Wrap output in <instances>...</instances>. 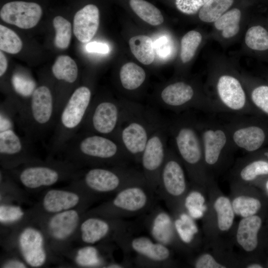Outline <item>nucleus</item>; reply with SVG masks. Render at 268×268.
<instances>
[{"mask_svg":"<svg viewBox=\"0 0 268 268\" xmlns=\"http://www.w3.org/2000/svg\"><path fill=\"white\" fill-rule=\"evenodd\" d=\"M169 136L191 183L205 189L213 179L204 160L202 145L197 121L187 114L168 122Z\"/></svg>","mask_w":268,"mask_h":268,"instance_id":"obj_1","label":"nucleus"},{"mask_svg":"<svg viewBox=\"0 0 268 268\" xmlns=\"http://www.w3.org/2000/svg\"><path fill=\"white\" fill-rule=\"evenodd\" d=\"M121 114L117 139L132 162L139 163L141 156L152 132L164 120L148 106L121 100Z\"/></svg>","mask_w":268,"mask_h":268,"instance_id":"obj_2","label":"nucleus"},{"mask_svg":"<svg viewBox=\"0 0 268 268\" xmlns=\"http://www.w3.org/2000/svg\"><path fill=\"white\" fill-rule=\"evenodd\" d=\"M60 152L93 167L126 166L132 162L118 139L82 130L68 140Z\"/></svg>","mask_w":268,"mask_h":268,"instance_id":"obj_3","label":"nucleus"},{"mask_svg":"<svg viewBox=\"0 0 268 268\" xmlns=\"http://www.w3.org/2000/svg\"><path fill=\"white\" fill-rule=\"evenodd\" d=\"M17 123L32 141L53 132L57 123L56 96L50 87L45 84L37 86L25 112Z\"/></svg>","mask_w":268,"mask_h":268,"instance_id":"obj_4","label":"nucleus"},{"mask_svg":"<svg viewBox=\"0 0 268 268\" xmlns=\"http://www.w3.org/2000/svg\"><path fill=\"white\" fill-rule=\"evenodd\" d=\"M92 91L87 85L75 89L63 108L53 132L50 147L60 152L64 144L81 129L92 101Z\"/></svg>","mask_w":268,"mask_h":268,"instance_id":"obj_5","label":"nucleus"},{"mask_svg":"<svg viewBox=\"0 0 268 268\" xmlns=\"http://www.w3.org/2000/svg\"><path fill=\"white\" fill-rule=\"evenodd\" d=\"M184 168L174 148L168 147L157 195L164 201L173 217L185 211L184 200L190 185Z\"/></svg>","mask_w":268,"mask_h":268,"instance_id":"obj_6","label":"nucleus"},{"mask_svg":"<svg viewBox=\"0 0 268 268\" xmlns=\"http://www.w3.org/2000/svg\"><path fill=\"white\" fill-rule=\"evenodd\" d=\"M83 180L89 189L99 193H118L130 186L147 183L141 171L128 166L93 167L84 174Z\"/></svg>","mask_w":268,"mask_h":268,"instance_id":"obj_7","label":"nucleus"},{"mask_svg":"<svg viewBox=\"0 0 268 268\" xmlns=\"http://www.w3.org/2000/svg\"><path fill=\"white\" fill-rule=\"evenodd\" d=\"M168 137V122L164 119L152 132L141 156V172L148 186L156 194L166 156Z\"/></svg>","mask_w":268,"mask_h":268,"instance_id":"obj_8","label":"nucleus"},{"mask_svg":"<svg viewBox=\"0 0 268 268\" xmlns=\"http://www.w3.org/2000/svg\"><path fill=\"white\" fill-rule=\"evenodd\" d=\"M204 163L210 170L219 167L236 148L231 139L227 126L212 122H198Z\"/></svg>","mask_w":268,"mask_h":268,"instance_id":"obj_9","label":"nucleus"},{"mask_svg":"<svg viewBox=\"0 0 268 268\" xmlns=\"http://www.w3.org/2000/svg\"><path fill=\"white\" fill-rule=\"evenodd\" d=\"M121 109V101L107 98L92 100L80 130L117 139Z\"/></svg>","mask_w":268,"mask_h":268,"instance_id":"obj_10","label":"nucleus"},{"mask_svg":"<svg viewBox=\"0 0 268 268\" xmlns=\"http://www.w3.org/2000/svg\"><path fill=\"white\" fill-rule=\"evenodd\" d=\"M158 102L161 107L177 113L191 109L219 111L212 101L199 98L192 85L181 81L170 83L163 88Z\"/></svg>","mask_w":268,"mask_h":268,"instance_id":"obj_11","label":"nucleus"},{"mask_svg":"<svg viewBox=\"0 0 268 268\" xmlns=\"http://www.w3.org/2000/svg\"><path fill=\"white\" fill-rule=\"evenodd\" d=\"M155 193L146 183L128 186L117 193L111 202L118 217L134 216L152 206Z\"/></svg>","mask_w":268,"mask_h":268,"instance_id":"obj_12","label":"nucleus"},{"mask_svg":"<svg viewBox=\"0 0 268 268\" xmlns=\"http://www.w3.org/2000/svg\"><path fill=\"white\" fill-rule=\"evenodd\" d=\"M216 91L218 100L215 104L219 111L241 114L256 112L241 82L235 77L228 74L220 76L217 81Z\"/></svg>","mask_w":268,"mask_h":268,"instance_id":"obj_13","label":"nucleus"},{"mask_svg":"<svg viewBox=\"0 0 268 268\" xmlns=\"http://www.w3.org/2000/svg\"><path fill=\"white\" fill-rule=\"evenodd\" d=\"M226 126L236 148L254 152L259 150L267 140L266 130L251 120L237 119Z\"/></svg>","mask_w":268,"mask_h":268,"instance_id":"obj_14","label":"nucleus"},{"mask_svg":"<svg viewBox=\"0 0 268 268\" xmlns=\"http://www.w3.org/2000/svg\"><path fill=\"white\" fill-rule=\"evenodd\" d=\"M42 15V9L39 4L23 1L7 2L0 11L3 21L22 29H30L36 26Z\"/></svg>","mask_w":268,"mask_h":268,"instance_id":"obj_15","label":"nucleus"},{"mask_svg":"<svg viewBox=\"0 0 268 268\" xmlns=\"http://www.w3.org/2000/svg\"><path fill=\"white\" fill-rule=\"evenodd\" d=\"M121 245L126 250H131L144 261L155 264L169 261L171 252L166 245L153 241L150 238L140 236L128 239L126 234L121 237Z\"/></svg>","mask_w":268,"mask_h":268,"instance_id":"obj_16","label":"nucleus"},{"mask_svg":"<svg viewBox=\"0 0 268 268\" xmlns=\"http://www.w3.org/2000/svg\"><path fill=\"white\" fill-rule=\"evenodd\" d=\"M19 247L26 263L32 267L42 266L46 260L44 248V239L41 233L36 229L28 227L21 233Z\"/></svg>","mask_w":268,"mask_h":268,"instance_id":"obj_17","label":"nucleus"},{"mask_svg":"<svg viewBox=\"0 0 268 268\" xmlns=\"http://www.w3.org/2000/svg\"><path fill=\"white\" fill-rule=\"evenodd\" d=\"M148 221L149 232L155 241L168 247L176 246L180 243L177 237L174 218L166 211L156 210Z\"/></svg>","mask_w":268,"mask_h":268,"instance_id":"obj_18","label":"nucleus"},{"mask_svg":"<svg viewBox=\"0 0 268 268\" xmlns=\"http://www.w3.org/2000/svg\"><path fill=\"white\" fill-rule=\"evenodd\" d=\"M62 175L59 169L50 165H32L21 170L19 178L25 187L36 189L54 185Z\"/></svg>","mask_w":268,"mask_h":268,"instance_id":"obj_19","label":"nucleus"},{"mask_svg":"<svg viewBox=\"0 0 268 268\" xmlns=\"http://www.w3.org/2000/svg\"><path fill=\"white\" fill-rule=\"evenodd\" d=\"M73 33L82 43L90 41L99 24V11L94 4H87L76 12L73 18Z\"/></svg>","mask_w":268,"mask_h":268,"instance_id":"obj_20","label":"nucleus"},{"mask_svg":"<svg viewBox=\"0 0 268 268\" xmlns=\"http://www.w3.org/2000/svg\"><path fill=\"white\" fill-rule=\"evenodd\" d=\"M31 140L18 134L14 129L0 131V155L1 159H23L30 152Z\"/></svg>","mask_w":268,"mask_h":268,"instance_id":"obj_21","label":"nucleus"},{"mask_svg":"<svg viewBox=\"0 0 268 268\" xmlns=\"http://www.w3.org/2000/svg\"><path fill=\"white\" fill-rule=\"evenodd\" d=\"M262 221L257 214L241 219L237 227L235 239L238 246L245 252L250 253L258 245V233Z\"/></svg>","mask_w":268,"mask_h":268,"instance_id":"obj_22","label":"nucleus"},{"mask_svg":"<svg viewBox=\"0 0 268 268\" xmlns=\"http://www.w3.org/2000/svg\"><path fill=\"white\" fill-rule=\"evenodd\" d=\"M78 221V212L75 210L68 209L58 212L52 217L48 223V228L54 238L64 240L74 231Z\"/></svg>","mask_w":268,"mask_h":268,"instance_id":"obj_23","label":"nucleus"},{"mask_svg":"<svg viewBox=\"0 0 268 268\" xmlns=\"http://www.w3.org/2000/svg\"><path fill=\"white\" fill-rule=\"evenodd\" d=\"M212 196L210 204L215 216V224L220 232H227L232 227L235 213L231 199L221 193Z\"/></svg>","mask_w":268,"mask_h":268,"instance_id":"obj_24","label":"nucleus"},{"mask_svg":"<svg viewBox=\"0 0 268 268\" xmlns=\"http://www.w3.org/2000/svg\"><path fill=\"white\" fill-rule=\"evenodd\" d=\"M79 201L77 194L66 191L51 190L48 191L43 199V206L48 212L58 213L70 209Z\"/></svg>","mask_w":268,"mask_h":268,"instance_id":"obj_25","label":"nucleus"},{"mask_svg":"<svg viewBox=\"0 0 268 268\" xmlns=\"http://www.w3.org/2000/svg\"><path fill=\"white\" fill-rule=\"evenodd\" d=\"M200 186L191 183L183 203L184 210L194 219H201L208 211V203L203 191Z\"/></svg>","mask_w":268,"mask_h":268,"instance_id":"obj_26","label":"nucleus"},{"mask_svg":"<svg viewBox=\"0 0 268 268\" xmlns=\"http://www.w3.org/2000/svg\"><path fill=\"white\" fill-rule=\"evenodd\" d=\"M11 84L14 92L22 99L21 108L18 114V119L25 112L31 96L37 85L29 74L20 71L13 73Z\"/></svg>","mask_w":268,"mask_h":268,"instance_id":"obj_27","label":"nucleus"},{"mask_svg":"<svg viewBox=\"0 0 268 268\" xmlns=\"http://www.w3.org/2000/svg\"><path fill=\"white\" fill-rule=\"evenodd\" d=\"M81 239L87 244H93L106 237L110 233L111 226L106 220L97 217H90L81 225Z\"/></svg>","mask_w":268,"mask_h":268,"instance_id":"obj_28","label":"nucleus"},{"mask_svg":"<svg viewBox=\"0 0 268 268\" xmlns=\"http://www.w3.org/2000/svg\"><path fill=\"white\" fill-rule=\"evenodd\" d=\"M175 231L180 242L186 246L193 243L199 229L194 218L185 211L173 217Z\"/></svg>","mask_w":268,"mask_h":268,"instance_id":"obj_29","label":"nucleus"},{"mask_svg":"<svg viewBox=\"0 0 268 268\" xmlns=\"http://www.w3.org/2000/svg\"><path fill=\"white\" fill-rule=\"evenodd\" d=\"M54 77L59 81L70 85L77 80L78 76L76 63L70 57L66 55L59 56L52 68Z\"/></svg>","mask_w":268,"mask_h":268,"instance_id":"obj_30","label":"nucleus"},{"mask_svg":"<svg viewBox=\"0 0 268 268\" xmlns=\"http://www.w3.org/2000/svg\"><path fill=\"white\" fill-rule=\"evenodd\" d=\"M119 79L124 89L134 91L142 85L146 79V73L137 65L132 62L128 63L121 68Z\"/></svg>","mask_w":268,"mask_h":268,"instance_id":"obj_31","label":"nucleus"},{"mask_svg":"<svg viewBox=\"0 0 268 268\" xmlns=\"http://www.w3.org/2000/svg\"><path fill=\"white\" fill-rule=\"evenodd\" d=\"M231 201L235 215L241 218L256 214L262 207L260 201L246 191L236 192Z\"/></svg>","mask_w":268,"mask_h":268,"instance_id":"obj_32","label":"nucleus"},{"mask_svg":"<svg viewBox=\"0 0 268 268\" xmlns=\"http://www.w3.org/2000/svg\"><path fill=\"white\" fill-rule=\"evenodd\" d=\"M131 51L142 64H151L154 59V46L151 39L145 35H137L129 40Z\"/></svg>","mask_w":268,"mask_h":268,"instance_id":"obj_33","label":"nucleus"},{"mask_svg":"<svg viewBox=\"0 0 268 268\" xmlns=\"http://www.w3.org/2000/svg\"><path fill=\"white\" fill-rule=\"evenodd\" d=\"M237 181L246 184L256 180L259 176L268 175V161L262 159L244 162L237 171Z\"/></svg>","mask_w":268,"mask_h":268,"instance_id":"obj_34","label":"nucleus"},{"mask_svg":"<svg viewBox=\"0 0 268 268\" xmlns=\"http://www.w3.org/2000/svg\"><path fill=\"white\" fill-rule=\"evenodd\" d=\"M130 4L134 11L143 20L154 26L164 21L160 11L154 5L144 0H130Z\"/></svg>","mask_w":268,"mask_h":268,"instance_id":"obj_35","label":"nucleus"},{"mask_svg":"<svg viewBox=\"0 0 268 268\" xmlns=\"http://www.w3.org/2000/svg\"><path fill=\"white\" fill-rule=\"evenodd\" d=\"M241 14V11L238 8L227 11L214 22L215 28L222 31V35L224 38L235 36L239 30Z\"/></svg>","mask_w":268,"mask_h":268,"instance_id":"obj_36","label":"nucleus"},{"mask_svg":"<svg viewBox=\"0 0 268 268\" xmlns=\"http://www.w3.org/2000/svg\"><path fill=\"white\" fill-rule=\"evenodd\" d=\"M234 0H209L200 9V19L206 22L217 20L231 6Z\"/></svg>","mask_w":268,"mask_h":268,"instance_id":"obj_37","label":"nucleus"},{"mask_svg":"<svg viewBox=\"0 0 268 268\" xmlns=\"http://www.w3.org/2000/svg\"><path fill=\"white\" fill-rule=\"evenodd\" d=\"M53 23L56 31L54 41L55 46L62 49L67 48L71 37L70 23L63 17L57 16L54 18Z\"/></svg>","mask_w":268,"mask_h":268,"instance_id":"obj_38","label":"nucleus"},{"mask_svg":"<svg viewBox=\"0 0 268 268\" xmlns=\"http://www.w3.org/2000/svg\"><path fill=\"white\" fill-rule=\"evenodd\" d=\"M22 48V42L19 37L11 29L0 25V49L2 51L15 54Z\"/></svg>","mask_w":268,"mask_h":268,"instance_id":"obj_39","label":"nucleus"},{"mask_svg":"<svg viewBox=\"0 0 268 268\" xmlns=\"http://www.w3.org/2000/svg\"><path fill=\"white\" fill-rule=\"evenodd\" d=\"M245 43L248 47L253 50H268V32L261 26H253L246 32Z\"/></svg>","mask_w":268,"mask_h":268,"instance_id":"obj_40","label":"nucleus"},{"mask_svg":"<svg viewBox=\"0 0 268 268\" xmlns=\"http://www.w3.org/2000/svg\"><path fill=\"white\" fill-rule=\"evenodd\" d=\"M201 34L194 30L188 32L183 37L180 54L183 63H186L191 60L201 43Z\"/></svg>","mask_w":268,"mask_h":268,"instance_id":"obj_41","label":"nucleus"},{"mask_svg":"<svg viewBox=\"0 0 268 268\" xmlns=\"http://www.w3.org/2000/svg\"><path fill=\"white\" fill-rule=\"evenodd\" d=\"M250 99L256 110L268 116V86L260 85L254 88L251 93Z\"/></svg>","mask_w":268,"mask_h":268,"instance_id":"obj_42","label":"nucleus"},{"mask_svg":"<svg viewBox=\"0 0 268 268\" xmlns=\"http://www.w3.org/2000/svg\"><path fill=\"white\" fill-rule=\"evenodd\" d=\"M97 250L92 246H87L78 250L75 260L82 266H93L100 263Z\"/></svg>","mask_w":268,"mask_h":268,"instance_id":"obj_43","label":"nucleus"},{"mask_svg":"<svg viewBox=\"0 0 268 268\" xmlns=\"http://www.w3.org/2000/svg\"><path fill=\"white\" fill-rule=\"evenodd\" d=\"M23 215V210L18 206L2 204L0 206V221L1 223L17 221Z\"/></svg>","mask_w":268,"mask_h":268,"instance_id":"obj_44","label":"nucleus"},{"mask_svg":"<svg viewBox=\"0 0 268 268\" xmlns=\"http://www.w3.org/2000/svg\"><path fill=\"white\" fill-rule=\"evenodd\" d=\"M209 0H176L177 8L187 14H194L198 12Z\"/></svg>","mask_w":268,"mask_h":268,"instance_id":"obj_45","label":"nucleus"},{"mask_svg":"<svg viewBox=\"0 0 268 268\" xmlns=\"http://www.w3.org/2000/svg\"><path fill=\"white\" fill-rule=\"evenodd\" d=\"M194 267L196 268H226L227 265L221 264L210 253H204L195 260Z\"/></svg>","mask_w":268,"mask_h":268,"instance_id":"obj_46","label":"nucleus"},{"mask_svg":"<svg viewBox=\"0 0 268 268\" xmlns=\"http://www.w3.org/2000/svg\"><path fill=\"white\" fill-rule=\"evenodd\" d=\"M157 54L161 57H165L170 53V43L165 37H160L155 43Z\"/></svg>","mask_w":268,"mask_h":268,"instance_id":"obj_47","label":"nucleus"},{"mask_svg":"<svg viewBox=\"0 0 268 268\" xmlns=\"http://www.w3.org/2000/svg\"><path fill=\"white\" fill-rule=\"evenodd\" d=\"M86 50L88 52L100 54H107L109 52V47L105 43L92 42L86 45Z\"/></svg>","mask_w":268,"mask_h":268,"instance_id":"obj_48","label":"nucleus"},{"mask_svg":"<svg viewBox=\"0 0 268 268\" xmlns=\"http://www.w3.org/2000/svg\"><path fill=\"white\" fill-rule=\"evenodd\" d=\"M7 68V62L6 58L2 52L0 51V76L2 77L6 71Z\"/></svg>","mask_w":268,"mask_h":268,"instance_id":"obj_49","label":"nucleus"},{"mask_svg":"<svg viewBox=\"0 0 268 268\" xmlns=\"http://www.w3.org/2000/svg\"><path fill=\"white\" fill-rule=\"evenodd\" d=\"M2 268H26L25 265L21 262L13 260L5 263Z\"/></svg>","mask_w":268,"mask_h":268,"instance_id":"obj_50","label":"nucleus"},{"mask_svg":"<svg viewBox=\"0 0 268 268\" xmlns=\"http://www.w3.org/2000/svg\"><path fill=\"white\" fill-rule=\"evenodd\" d=\"M247 268H262L263 266L259 264L251 263L245 266Z\"/></svg>","mask_w":268,"mask_h":268,"instance_id":"obj_51","label":"nucleus"},{"mask_svg":"<svg viewBox=\"0 0 268 268\" xmlns=\"http://www.w3.org/2000/svg\"><path fill=\"white\" fill-rule=\"evenodd\" d=\"M124 266L122 265V264H116V263H114V264H111L110 265H109L107 267H106V268H124L125 267H123Z\"/></svg>","mask_w":268,"mask_h":268,"instance_id":"obj_52","label":"nucleus"},{"mask_svg":"<svg viewBox=\"0 0 268 268\" xmlns=\"http://www.w3.org/2000/svg\"><path fill=\"white\" fill-rule=\"evenodd\" d=\"M265 156L266 157L268 161V151L264 153Z\"/></svg>","mask_w":268,"mask_h":268,"instance_id":"obj_53","label":"nucleus"},{"mask_svg":"<svg viewBox=\"0 0 268 268\" xmlns=\"http://www.w3.org/2000/svg\"><path fill=\"white\" fill-rule=\"evenodd\" d=\"M266 188L267 191L268 192V180L267 181V182L266 183Z\"/></svg>","mask_w":268,"mask_h":268,"instance_id":"obj_54","label":"nucleus"}]
</instances>
